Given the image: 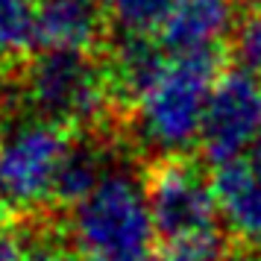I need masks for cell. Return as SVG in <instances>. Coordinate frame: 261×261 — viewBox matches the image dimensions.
Returning <instances> with one entry per match:
<instances>
[{"label":"cell","instance_id":"6da1fadb","mask_svg":"<svg viewBox=\"0 0 261 261\" xmlns=\"http://www.w3.org/2000/svg\"><path fill=\"white\" fill-rule=\"evenodd\" d=\"M226 47L170 56L165 73L120 120V135L150 162L170 155H194L212 88L220 76Z\"/></svg>","mask_w":261,"mask_h":261},{"label":"cell","instance_id":"7a4b0ae2","mask_svg":"<svg viewBox=\"0 0 261 261\" xmlns=\"http://www.w3.org/2000/svg\"><path fill=\"white\" fill-rule=\"evenodd\" d=\"M15 100H21L27 115L59 123L68 132H120V112L103 56L91 50H36L15 73Z\"/></svg>","mask_w":261,"mask_h":261},{"label":"cell","instance_id":"3957f363","mask_svg":"<svg viewBox=\"0 0 261 261\" xmlns=\"http://www.w3.org/2000/svg\"><path fill=\"white\" fill-rule=\"evenodd\" d=\"M68 238L83 261H155L159 232L147 179L118 162L85 200L68 208Z\"/></svg>","mask_w":261,"mask_h":261},{"label":"cell","instance_id":"277c9868","mask_svg":"<svg viewBox=\"0 0 261 261\" xmlns=\"http://www.w3.org/2000/svg\"><path fill=\"white\" fill-rule=\"evenodd\" d=\"M147 200L165 244L217 235L220 205L214 176L194 155H170L147 165Z\"/></svg>","mask_w":261,"mask_h":261},{"label":"cell","instance_id":"5b68a950","mask_svg":"<svg viewBox=\"0 0 261 261\" xmlns=\"http://www.w3.org/2000/svg\"><path fill=\"white\" fill-rule=\"evenodd\" d=\"M71 132L36 115H21L0 129V173L12 212H41L53 205V179Z\"/></svg>","mask_w":261,"mask_h":261},{"label":"cell","instance_id":"8992f818","mask_svg":"<svg viewBox=\"0 0 261 261\" xmlns=\"http://www.w3.org/2000/svg\"><path fill=\"white\" fill-rule=\"evenodd\" d=\"M261 129V76L241 68L223 71L212 88L200 132V159L220 167L241 159Z\"/></svg>","mask_w":261,"mask_h":261},{"label":"cell","instance_id":"52a82bcc","mask_svg":"<svg viewBox=\"0 0 261 261\" xmlns=\"http://www.w3.org/2000/svg\"><path fill=\"white\" fill-rule=\"evenodd\" d=\"M120 120L170 65V53L153 33H115L100 47Z\"/></svg>","mask_w":261,"mask_h":261},{"label":"cell","instance_id":"ba28073f","mask_svg":"<svg viewBox=\"0 0 261 261\" xmlns=\"http://www.w3.org/2000/svg\"><path fill=\"white\" fill-rule=\"evenodd\" d=\"M109 30L106 0H36V50H100Z\"/></svg>","mask_w":261,"mask_h":261},{"label":"cell","instance_id":"9c48e42d","mask_svg":"<svg viewBox=\"0 0 261 261\" xmlns=\"http://www.w3.org/2000/svg\"><path fill=\"white\" fill-rule=\"evenodd\" d=\"M115 141L109 129H83L71 132L68 147L59 159V170L53 179V205L73 208L106 179V173L118 165Z\"/></svg>","mask_w":261,"mask_h":261},{"label":"cell","instance_id":"30bf717a","mask_svg":"<svg viewBox=\"0 0 261 261\" xmlns=\"http://www.w3.org/2000/svg\"><path fill=\"white\" fill-rule=\"evenodd\" d=\"M244 0H179L159 30L170 56L223 47Z\"/></svg>","mask_w":261,"mask_h":261},{"label":"cell","instance_id":"8fae6325","mask_svg":"<svg viewBox=\"0 0 261 261\" xmlns=\"http://www.w3.org/2000/svg\"><path fill=\"white\" fill-rule=\"evenodd\" d=\"M214 191L229 235L261 249V162L249 155L214 167Z\"/></svg>","mask_w":261,"mask_h":261},{"label":"cell","instance_id":"7c38bea8","mask_svg":"<svg viewBox=\"0 0 261 261\" xmlns=\"http://www.w3.org/2000/svg\"><path fill=\"white\" fill-rule=\"evenodd\" d=\"M226 56L232 68L261 76V0H244L241 15L226 38Z\"/></svg>","mask_w":261,"mask_h":261},{"label":"cell","instance_id":"4fadbf2b","mask_svg":"<svg viewBox=\"0 0 261 261\" xmlns=\"http://www.w3.org/2000/svg\"><path fill=\"white\" fill-rule=\"evenodd\" d=\"M36 50V0H0V59Z\"/></svg>","mask_w":261,"mask_h":261},{"label":"cell","instance_id":"5bb4252c","mask_svg":"<svg viewBox=\"0 0 261 261\" xmlns=\"http://www.w3.org/2000/svg\"><path fill=\"white\" fill-rule=\"evenodd\" d=\"M179 0H106L115 33H159Z\"/></svg>","mask_w":261,"mask_h":261},{"label":"cell","instance_id":"9a60e30c","mask_svg":"<svg viewBox=\"0 0 261 261\" xmlns=\"http://www.w3.org/2000/svg\"><path fill=\"white\" fill-rule=\"evenodd\" d=\"M155 261H229V252H226L223 238L208 235L167 244V249L162 255H155Z\"/></svg>","mask_w":261,"mask_h":261},{"label":"cell","instance_id":"2e32d148","mask_svg":"<svg viewBox=\"0 0 261 261\" xmlns=\"http://www.w3.org/2000/svg\"><path fill=\"white\" fill-rule=\"evenodd\" d=\"M27 261H83L73 247H65L56 238H36L27 247Z\"/></svg>","mask_w":261,"mask_h":261},{"label":"cell","instance_id":"e0dca14e","mask_svg":"<svg viewBox=\"0 0 261 261\" xmlns=\"http://www.w3.org/2000/svg\"><path fill=\"white\" fill-rule=\"evenodd\" d=\"M0 261H27V244L18 229L0 223Z\"/></svg>","mask_w":261,"mask_h":261},{"label":"cell","instance_id":"ac0fdd59","mask_svg":"<svg viewBox=\"0 0 261 261\" xmlns=\"http://www.w3.org/2000/svg\"><path fill=\"white\" fill-rule=\"evenodd\" d=\"M12 103H15V73L9 68V59H0V123H3Z\"/></svg>","mask_w":261,"mask_h":261},{"label":"cell","instance_id":"d6986e66","mask_svg":"<svg viewBox=\"0 0 261 261\" xmlns=\"http://www.w3.org/2000/svg\"><path fill=\"white\" fill-rule=\"evenodd\" d=\"M12 202H9V194H6V182H3V173H0V223L6 217H12Z\"/></svg>","mask_w":261,"mask_h":261},{"label":"cell","instance_id":"ffe728a7","mask_svg":"<svg viewBox=\"0 0 261 261\" xmlns=\"http://www.w3.org/2000/svg\"><path fill=\"white\" fill-rule=\"evenodd\" d=\"M249 155H252L255 162H261V129H258V135H255V141H252V147H249Z\"/></svg>","mask_w":261,"mask_h":261},{"label":"cell","instance_id":"44dd1931","mask_svg":"<svg viewBox=\"0 0 261 261\" xmlns=\"http://www.w3.org/2000/svg\"><path fill=\"white\" fill-rule=\"evenodd\" d=\"M244 261H261V249H258V252H255V255H247V258H244Z\"/></svg>","mask_w":261,"mask_h":261}]
</instances>
